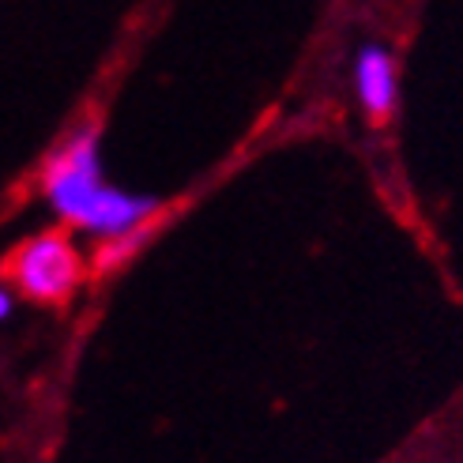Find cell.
<instances>
[{
  "instance_id": "obj_1",
  "label": "cell",
  "mask_w": 463,
  "mask_h": 463,
  "mask_svg": "<svg viewBox=\"0 0 463 463\" xmlns=\"http://www.w3.org/2000/svg\"><path fill=\"white\" fill-rule=\"evenodd\" d=\"M42 196L72 230L113 241L158 219L162 203L147 193H128L102 170V128L87 121L50 151L42 166Z\"/></svg>"
},
{
  "instance_id": "obj_2",
  "label": "cell",
  "mask_w": 463,
  "mask_h": 463,
  "mask_svg": "<svg viewBox=\"0 0 463 463\" xmlns=\"http://www.w3.org/2000/svg\"><path fill=\"white\" fill-rule=\"evenodd\" d=\"M5 275L12 287L42 306H57L64 298H72V290L83 279V257L72 245V238L61 230H45L23 241L12 257L5 260Z\"/></svg>"
},
{
  "instance_id": "obj_3",
  "label": "cell",
  "mask_w": 463,
  "mask_h": 463,
  "mask_svg": "<svg viewBox=\"0 0 463 463\" xmlns=\"http://www.w3.org/2000/svg\"><path fill=\"white\" fill-rule=\"evenodd\" d=\"M354 95H358L362 113L373 125H384L400 106L396 57L377 38L358 42V50H354Z\"/></svg>"
},
{
  "instance_id": "obj_4",
  "label": "cell",
  "mask_w": 463,
  "mask_h": 463,
  "mask_svg": "<svg viewBox=\"0 0 463 463\" xmlns=\"http://www.w3.org/2000/svg\"><path fill=\"white\" fill-rule=\"evenodd\" d=\"M155 226H158V219H155V222H147V226H140V230H132V234H125V238L102 241V245L95 249V271H99V275H109V271L125 268V264L136 257V252H140V249L151 241Z\"/></svg>"
},
{
  "instance_id": "obj_5",
  "label": "cell",
  "mask_w": 463,
  "mask_h": 463,
  "mask_svg": "<svg viewBox=\"0 0 463 463\" xmlns=\"http://www.w3.org/2000/svg\"><path fill=\"white\" fill-rule=\"evenodd\" d=\"M12 309H15L12 290H8V287H0V320H8V317H12Z\"/></svg>"
}]
</instances>
